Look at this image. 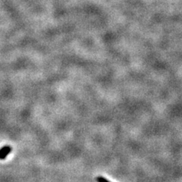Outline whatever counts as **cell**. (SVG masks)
Returning <instances> with one entry per match:
<instances>
[{
  "mask_svg": "<svg viewBox=\"0 0 182 182\" xmlns=\"http://www.w3.org/2000/svg\"><path fill=\"white\" fill-rule=\"evenodd\" d=\"M96 181H97V182H110L102 176H99V177L96 178Z\"/></svg>",
  "mask_w": 182,
  "mask_h": 182,
  "instance_id": "obj_2",
  "label": "cell"
},
{
  "mask_svg": "<svg viewBox=\"0 0 182 182\" xmlns=\"http://www.w3.org/2000/svg\"><path fill=\"white\" fill-rule=\"evenodd\" d=\"M11 147L9 145H5L0 149V159H5L11 153Z\"/></svg>",
  "mask_w": 182,
  "mask_h": 182,
  "instance_id": "obj_1",
  "label": "cell"
}]
</instances>
